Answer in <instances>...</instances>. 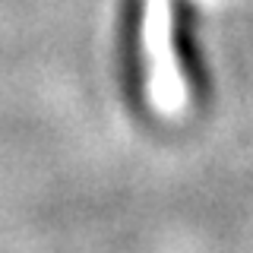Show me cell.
I'll return each instance as SVG.
<instances>
[{
  "mask_svg": "<svg viewBox=\"0 0 253 253\" xmlns=\"http://www.w3.org/2000/svg\"><path fill=\"white\" fill-rule=\"evenodd\" d=\"M171 51L193 98H206L209 92V73L200 51V29H196V10L190 0H171Z\"/></svg>",
  "mask_w": 253,
  "mask_h": 253,
  "instance_id": "obj_2",
  "label": "cell"
},
{
  "mask_svg": "<svg viewBox=\"0 0 253 253\" xmlns=\"http://www.w3.org/2000/svg\"><path fill=\"white\" fill-rule=\"evenodd\" d=\"M142 26H146V0H117V79L121 92L136 114L146 111V54H142Z\"/></svg>",
  "mask_w": 253,
  "mask_h": 253,
  "instance_id": "obj_1",
  "label": "cell"
}]
</instances>
